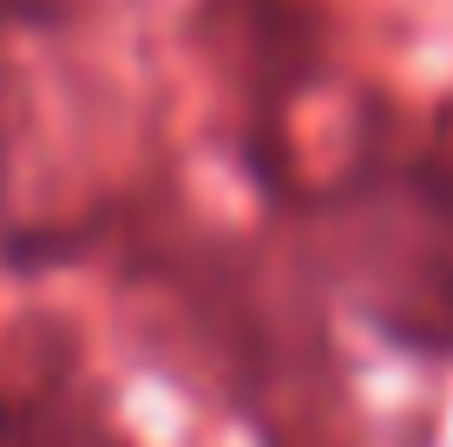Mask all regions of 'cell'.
<instances>
[{
    "instance_id": "1",
    "label": "cell",
    "mask_w": 453,
    "mask_h": 447,
    "mask_svg": "<svg viewBox=\"0 0 453 447\" xmlns=\"http://www.w3.org/2000/svg\"><path fill=\"white\" fill-rule=\"evenodd\" d=\"M335 270L388 343L453 356V172L441 158H368L322 204Z\"/></svg>"
}]
</instances>
